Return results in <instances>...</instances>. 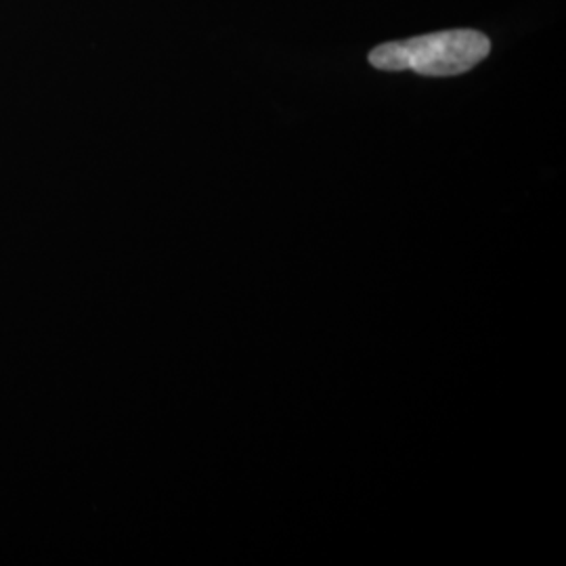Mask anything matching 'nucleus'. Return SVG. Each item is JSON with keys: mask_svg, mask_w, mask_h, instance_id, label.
<instances>
[{"mask_svg": "<svg viewBox=\"0 0 566 566\" xmlns=\"http://www.w3.org/2000/svg\"><path fill=\"white\" fill-rule=\"evenodd\" d=\"M491 42L476 30H446L407 41L386 42L369 53V63L382 72L411 70L422 76H460L485 60Z\"/></svg>", "mask_w": 566, "mask_h": 566, "instance_id": "obj_1", "label": "nucleus"}]
</instances>
